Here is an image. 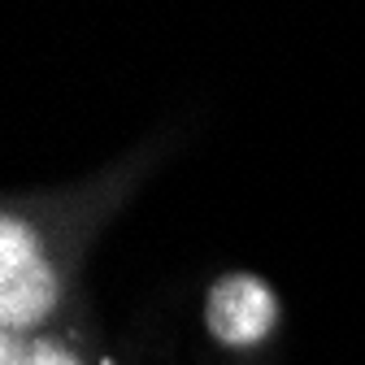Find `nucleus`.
<instances>
[{"mask_svg": "<svg viewBox=\"0 0 365 365\" xmlns=\"http://www.w3.org/2000/svg\"><path fill=\"white\" fill-rule=\"evenodd\" d=\"M57 300L61 283L35 226L5 213V222H0V322H5V331L26 335L57 309Z\"/></svg>", "mask_w": 365, "mask_h": 365, "instance_id": "1", "label": "nucleus"}, {"mask_svg": "<svg viewBox=\"0 0 365 365\" xmlns=\"http://www.w3.org/2000/svg\"><path fill=\"white\" fill-rule=\"evenodd\" d=\"M279 322V296L265 279L231 269L205 296V327L226 348H257Z\"/></svg>", "mask_w": 365, "mask_h": 365, "instance_id": "2", "label": "nucleus"}, {"mask_svg": "<svg viewBox=\"0 0 365 365\" xmlns=\"http://www.w3.org/2000/svg\"><path fill=\"white\" fill-rule=\"evenodd\" d=\"M0 365H83L61 339L43 335H0Z\"/></svg>", "mask_w": 365, "mask_h": 365, "instance_id": "3", "label": "nucleus"}]
</instances>
